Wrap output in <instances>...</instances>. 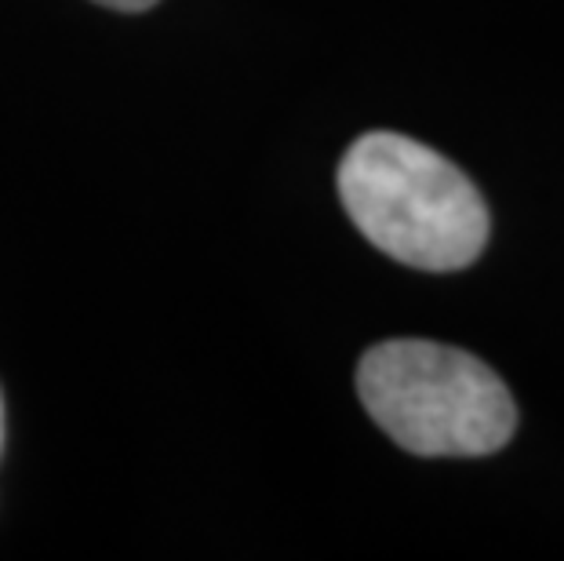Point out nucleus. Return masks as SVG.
Returning <instances> with one entry per match:
<instances>
[{
	"instance_id": "obj_1",
	"label": "nucleus",
	"mask_w": 564,
	"mask_h": 561,
	"mask_svg": "<svg viewBox=\"0 0 564 561\" xmlns=\"http://www.w3.org/2000/svg\"><path fill=\"white\" fill-rule=\"evenodd\" d=\"M346 216L382 256L415 270H463L485 252L491 216L463 169L398 131H368L339 164Z\"/></svg>"
},
{
	"instance_id": "obj_2",
	"label": "nucleus",
	"mask_w": 564,
	"mask_h": 561,
	"mask_svg": "<svg viewBox=\"0 0 564 561\" xmlns=\"http://www.w3.org/2000/svg\"><path fill=\"white\" fill-rule=\"evenodd\" d=\"M357 393L412 456H491L518 431V404L499 373L448 343L371 346L357 365Z\"/></svg>"
},
{
	"instance_id": "obj_3",
	"label": "nucleus",
	"mask_w": 564,
	"mask_h": 561,
	"mask_svg": "<svg viewBox=\"0 0 564 561\" xmlns=\"http://www.w3.org/2000/svg\"><path fill=\"white\" fill-rule=\"evenodd\" d=\"M95 4H106L113 11H147L158 4V0H95Z\"/></svg>"
},
{
	"instance_id": "obj_4",
	"label": "nucleus",
	"mask_w": 564,
	"mask_h": 561,
	"mask_svg": "<svg viewBox=\"0 0 564 561\" xmlns=\"http://www.w3.org/2000/svg\"><path fill=\"white\" fill-rule=\"evenodd\" d=\"M0 445H4V404H0Z\"/></svg>"
}]
</instances>
